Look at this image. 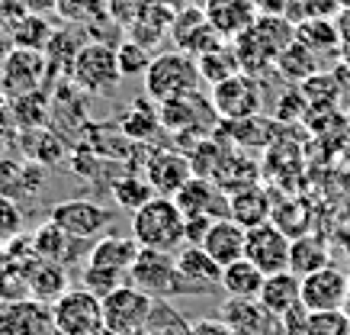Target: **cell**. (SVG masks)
I'll return each mask as SVG.
<instances>
[{
    "instance_id": "26",
    "label": "cell",
    "mask_w": 350,
    "mask_h": 335,
    "mask_svg": "<svg viewBox=\"0 0 350 335\" xmlns=\"http://www.w3.org/2000/svg\"><path fill=\"white\" fill-rule=\"evenodd\" d=\"M20 149L26 158L32 162L45 164V168H52V164L64 162V142L55 136L52 129H45V126H36V129H20Z\"/></svg>"
},
{
    "instance_id": "45",
    "label": "cell",
    "mask_w": 350,
    "mask_h": 335,
    "mask_svg": "<svg viewBox=\"0 0 350 335\" xmlns=\"http://www.w3.org/2000/svg\"><path fill=\"white\" fill-rule=\"evenodd\" d=\"M347 123H350V113H347Z\"/></svg>"
},
{
    "instance_id": "5",
    "label": "cell",
    "mask_w": 350,
    "mask_h": 335,
    "mask_svg": "<svg viewBox=\"0 0 350 335\" xmlns=\"http://www.w3.org/2000/svg\"><path fill=\"white\" fill-rule=\"evenodd\" d=\"M68 71H71V81L87 94H109L122 77L116 49L107 42H84V49L75 55Z\"/></svg>"
},
{
    "instance_id": "17",
    "label": "cell",
    "mask_w": 350,
    "mask_h": 335,
    "mask_svg": "<svg viewBox=\"0 0 350 335\" xmlns=\"http://www.w3.org/2000/svg\"><path fill=\"white\" fill-rule=\"evenodd\" d=\"M29 238H32V251H36L39 258L58 261V264H71V261H77L81 251H90L87 249L90 242L75 238L71 232H64L58 223H52V219H45L39 229H32Z\"/></svg>"
},
{
    "instance_id": "6",
    "label": "cell",
    "mask_w": 350,
    "mask_h": 335,
    "mask_svg": "<svg viewBox=\"0 0 350 335\" xmlns=\"http://www.w3.org/2000/svg\"><path fill=\"white\" fill-rule=\"evenodd\" d=\"M49 219L58 223L64 232H71L75 238L96 242L100 236H107V229L113 226L116 213H113L109 206L90 200V197H71V200L55 203L52 213H49Z\"/></svg>"
},
{
    "instance_id": "21",
    "label": "cell",
    "mask_w": 350,
    "mask_h": 335,
    "mask_svg": "<svg viewBox=\"0 0 350 335\" xmlns=\"http://www.w3.org/2000/svg\"><path fill=\"white\" fill-rule=\"evenodd\" d=\"M42 174L45 164L23 158V162H10V158H0V197L7 200H26L42 187Z\"/></svg>"
},
{
    "instance_id": "39",
    "label": "cell",
    "mask_w": 350,
    "mask_h": 335,
    "mask_svg": "<svg viewBox=\"0 0 350 335\" xmlns=\"http://www.w3.org/2000/svg\"><path fill=\"white\" fill-rule=\"evenodd\" d=\"M215 216H206V213H196V216H187L183 223V238H187V245H202V238L209 232Z\"/></svg>"
},
{
    "instance_id": "3",
    "label": "cell",
    "mask_w": 350,
    "mask_h": 335,
    "mask_svg": "<svg viewBox=\"0 0 350 335\" xmlns=\"http://www.w3.org/2000/svg\"><path fill=\"white\" fill-rule=\"evenodd\" d=\"M103 329L113 335H135L151 323L154 316V297L126 281L113 293L103 297Z\"/></svg>"
},
{
    "instance_id": "16",
    "label": "cell",
    "mask_w": 350,
    "mask_h": 335,
    "mask_svg": "<svg viewBox=\"0 0 350 335\" xmlns=\"http://www.w3.org/2000/svg\"><path fill=\"white\" fill-rule=\"evenodd\" d=\"M145 177L151 181V187H154L158 194L174 197L193 177V164L180 151L158 149V151H151V158L145 162Z\"/></svg>"
},
{
    "instance_id": "13",
    "label": "cell",
    "mask_w": 350,
    "mask_h": 335,
    "mask_svg": "<svg viewBox=\"0 0 350 335\" xmlns=\"http://www.w3.org/2000/svg\"><path fill=\"white\" fill-rule=\"evenodd\" d=\"M174 200L183 210V216H196V213H206V216H215V219L228 216V190H222L213 177L193 174L190 181L174 194Z\"/></svg>"
},
{
    "instance_id": "22",
    "label": "cell",
    "mask_w": 350,
    "mask_h": 335,
    "mask_svg": "<svg viewBox=\"0 0 350 335\" xmlns=\"http://www.w3.org/2000/svg\"><path fill=\"white\" fill-rule=\"evenodd\" d=\"M142 245L135 242V236H100L87 251V264L96 268H113V271H126L135 264Z\"/></svg>"
},
{
    "instance_id": "42",
    "label": "cell",
    "mask_w": 350,
    "mask_h": 335,
    "mask_svg": "<svg viewBox=\"0 0 350 335\" xmlns=\"http://www.w3.org/2000/svg\"><path fill=\"white\" fill-rule=\"evenodd\" d=\"M344 310L350 313V277H347V303H344Z\"/></svg>"
},
{
    "instance_id": "37",
    "label": "cell",
    "mask_w": 350,
    "mask_h": 335,
    "mask_svg": "<svg viewBox=\"0 0 350 335\" xmlns=\"http://www.w3.org/2000/svg\"><path fill=\"white\" fill-rule=\"evenodd\" d=\"M129 281L126 271H113V268H96V264H87L84 268V287L90 293H96L100 300L107 297V293H113L116 287H122V284Z\"/></svg>"
},
{
    "instance_id": "15",
    "label": "cell",
    "mask_w": 350,
    "mask_h": 335,
    "mask_svg": "<svg viewBox=\"0 0 350 335\" xmlns=\"http://www.w3.org/2000/svg\"><path fill=\"white\" fill-rule=\"evenodd\" d=\"M158 107H161V126L170 132H193L196 123H202L209 129L215 119H219L213 100H202L200 90L187 94V97H174L167 103H158Z\"/></svg>"
},
{
    "instance_id": "25",
    "label": "cell",
    "mask_w": 350,
    "mask_h": 335,
    "mask_svg": "<svg viewBox=\"0 0 350 335\" xmlns=\"http://www.w3.org/2000/svg\"><path fill=\"white\" fill-rule=\"evenodd\" d=\"M206 16H209V23L215 26L219 36H241L257 20L251 0H219L206 10Z\"/></svg>"
},
{
    "instance_id": "23",
    "label": "cell",
    "mask_w": 350,
    "mask_h": 335,
    "mask_svg": "<svg viewBox=\"0 0 350 335\" xmlns=\"http://www.w3.org/2000/svg\"><path fill=\"white\" fill-rule=\"evenodd\" d=\"M228 216H232L234 223H241L244 229L260 226V223H267V219L273 216L270 194L257 184H247V187H241V190H232V194H228Z\"/></svg>"
},
{
    "instance_id": "19",
    "label": "cell",
    "mask_w": 350,
    "mask_h": 335,
    "mask_svg": "<svg viewBox=\"0 0 350 335\" xmlns=\"http://www.w3.org/2000/svg\"><path fill=\"white\" fill-rule=\"evenodd\" d=\"M257 303H260L273 319H283L289 310H296L299 303H302V277L289 268L276 271V274H267Z\"/></svg>"
},
{
    "instance_id": "10",
    "label": "cell",
    "mask_w": 350,
    "mask_h": 335,
    "mask_svg": "<svg viewBox=\"0 0 350 335\" xmlns=\"http://www.w3.org/2000/svg\"><path fill=\"white\" fill-rule=\"evenodd\" d=\"M289 249L293 238L276 226L273 219H267L260 226L247 229V242H244V258L254 261L264 274H276V271L289 268Z\"/></svg>"
},
{
    "instance_id": "7",
    "label": "cell",
    "mask_w": 350,
    "mask_h": 335,
    "mask_svg": "<svg viewBox=\"0 0 350 335\" xmlns=\"http://www.w3.org/2000/svg\"><path fill=\"white\" fill-rule=\"evenodd\" d=\"M55 332L58 335H100L103 332V303L87 287L68 290L58 303H52Z\"/></svg>"
},
{
    "instance_id": "18",
    "label": "cell",
    "mask_w": 350,
    "mask_h": 335,
    "mask_svg": "<svg viewBox=\"0 0 350 335\" xmlns=\"http://www.w3.org/2000/svg\"><path fill=\"white\" fill-rule=\"evenodd\" d=\"M26 261V271H29V297L39 303H58L64 293L71 290V277H68V271L64 264L58 261H45L39 255H29Z\"/></svg>"
},
{
    "instance_id": "32",
    "label": "cell",
    "mask_w": 350,
    "mask_h": 335,
    "mask_svg": "<svg viewBox=\"0 0 350 335\" xmlns=\"http://www.w3.org/2000/svg\"><path fill=\"white\" fill-rule=\"evenodd\" d=\"M200 75L202 81H209V84H219V81H225V77H232L234 71H241V62H238V52H232V49H209V52H202L200 58Z\"/></svg>"
},
{
    "instance_id": "43",
    "label": "cell",
    "mask_w": 350,
    "mask_h": 335,
    "mask_svg": "<svg viewBox=\"0 0 350 335\" xmlns=\"http://www.w3.org/2000/svg\"><path fill=\"white\" fill-rule=\"evenodd\" d=\"M0 155H3V132H0Z\"/></svg>"
},
{
    "instance_id": "30",
    "label": "cell",
    "mask_w": 350,
    "mask_h": 335,
    "mask_svg": "<svg viewBox=\"0 0 350 335\" xmlns=\"http://www.w3.org/2000/svg\"><path fill=\"white\" fill-rule=\"evenodd\" d=\"M273 65H276L280 75L286 77V81H306V77L315 75V52H312L306 42L293 39L283 52L276 55Z\"/></svg>"
},
{
    "instance_id": "9",
    "label": "cell",
    "mask_w": 350,
    "mask_h": 335,
    "mask_svg": "<svg viewBox=\"0 0 350 335\" xmlns=\"http://www.w3.org/2000/svg\"><path fill=\"white\" fill-rule=\"evenodd\" d=\"M45 71H49L45 52L13 45L10 52H7V58L0 62V90L10 100L23 97V94H32V90H39Z\"/></svg>"
},
{
    "instance_id": "27",
    "label": "cell",
    "mask_w": 350,
    "mask_h": 335,
    "mask_svg": "<svg viewBox=\"0 0 350 335\" xmlns=\"http://www.w3.org/2000/svg\"><path fill=\"white\" fill-rule=\"evenodd\" d=\"M331 264V255H328V245L321 242V236H302L293 238V249H289V271H296L299 277H306L312 271L325 268Z\"/></svg>"
},
{
    "instance_id": "29",
    "label": "cell",
    "mask_w": 350,
    "mask_h": 335,
    "mask_svg": "<svg viewBox=\"0 0 350 335\" xmlns=\"http://www.w3.org/2000/svg\"><path fill=\"white\" fill-rule=\"evenodd\" d=\"M109 194H113V200H116L122 210H129V213H135L138 206H145L151 200V197L158 194L154 187H151V181L145 177V174L138 171H129V174H119L116 181L109 184Z\"/></svg>"
},
{
    "instance_id": "44",
    "label": "cell",
    "mask_w": 350,
    "mask_h": 335,
    "mask_svg": "<svg viewBox=\"0 0 350 335\" xmlns=\"http://www.w3.org/2000/svg\"><path fill=\"white\" fill-rule=\"evenodd\" d=\"M100 335H113V332H107V329H103V332H100Z\"/></svg>"
},
{
    "instance_id": "12",
    "label": "cell",
    "mask_w": 350,
    "mask_h": 335,
    "mask_svg": "<svg viewBox=\"0 0 350 335\" xmlns=\"http://www.w3.org/2000/svg\"><path fill=\"white\" fill-rule=\"evenodd\" d=\"M0 335H58L49 303L16 300L0 303Z\"/></svg>"
},
{
    "instance_id": "24",
    "label": "cell",
    "mask_w": 350,
    "mask_h": 335,
    "mask_svg": "<svg viewBox=\"0 0 350 335\" xmlns=\"http://www.w3.org/2000/svg\"><path fill=\"white\" fill-rule=\"evenodd\" d=\"M264 281H267V274L257 268L254 261L238 258L222 268V284L219 287L228 293V300H257Z\"/></svg>"
},
{
    "instance_id": "20",
    "label": "cell",
    "mask_w": 350,
    "mask_h": 335,
    "mask_svg": "<svg viewBox=\"0 0 350 335\" xmlns=\"http://www.w3.org/2000/svg\"><path fill=\"white\" fill-rule=\"evenodd\" d=\"M244 242H247V229L241 223H234L232 216H222V219H213V226H209L206 238H202V249L225 268V264L244 258Z\"/></svg>"
},
{
    "instance_id": "1",
    "label": "cell",
    "mask_w": 350,
    "mask_h": 335,
    "mask_svg": "<svg viewBox=\"0 0 350 335\" xmlns=\"http://www.w3.org/2000/svg\"><path fill=\"white\" fill-rule=\"evenodd\" d=\"M183 210L177 206L174 197L154 194L145 206H138L132 213V236L142 249H158V251H177L187 242L183 238Z\"/></svg>"
},
{
    "instance_id": "31",
    "label": "cell",
    "mask_w": 350,
    "mask_h": 335,
    "mask_svg": "<svg viewBox=\"0 0 350 335\" xmlns=\"http://www.w3.org/2000/svg\"><path fill=\"white\" fill-rule=\"evenodd\" d=\"M52 26L45 23V16H39V13H23L20 20L10 26V39L13 45H20V49H36V52H45V45H49V39H52Z\"/></svg>"
},
{
    "instance_id": "41",
    "label": "cell",
    "mask_w": 350,
    "mask_h": 335,
    "mask_svg": "<svg viewBox=\"0 0 350 335\" xmlns=\"http://www.w3.org/2000/svg\"><path fill=\"white\" fill-rule=\"evenodd\" d=\"M13 129V107L7 103V94L0 90V132Z\"/></svg>"
},
{
    "instance_id": "14",
    "label": "cell",
    "mask_w": 350,
    "mask_h": 335,
    "mask_svg": "<svg viewBox=\"0 0 350 335\" xmlns=\"http://www.w3.org/2000/svg\"><path fill=\"white\" fill-rule=\"evenodd\" d=\"M174 258H177V271H180V277L190 293L219 290V284H222V264L202 249V245H187V249H180Z\"/></svg>"
},
{
    "instance_id": "11",
    "label": "cell",
    "mask_w": 350,
    "mask_h": 335,
    "mask_svg": "<svg viewBox=\"0 0 350 335\" xmlns=\"http://www.w3.org/2000/svg\"><path fill=\"white\" fill-rule=\"evenodd\" d=\"M347 277L340 268L325 264L302 277V306L308 313H325V310H344L347 303Z\"/></svg>"
},
{
    "instance_id": "36",
    "label": "cell",
    "mask_w": 350,
    "mask_h": 335,
    "mask_svg": "<svg viewBox=\"0 0 350 335\" xmlns=\"http://www.w3.org/2000/svg\"><path fill=\"white\" fill-rule=\"evenodd\" d=\"M116 62H119V71L122 77H145L151 65V55H148V45L135 42V39H126L122 45H116Z\"/></svg>"
},
{
    "instance_id": "4",
    "label": "cell",
    "mask_w": 350,
    "mask_h": 335,
    "mask_svg": "<svg viewBox=\"0 0 350 335\" xmlns=\"http://www.w3.org/2000/svg\"><path fill=\"white\" fill-rule=\"evenodd\" d=\"M129 281L151 293L154 300H167V297H180L190 293L183 284L180 271H177V258L174 251H158V249H142L135 264L129 268Z\"/></svg>"
},
{
    "instance_id": "34",
    "label": "cell",
    "mask_w": 350,
    "mask_h": 335,
    "mask_svg": "<svg viewBox=\"0 0 350 335\" xmlns=\"http://www.w3.org/2000/svg\"><path fill=\"white\" fill-rule=\"evenodd\" d=\"M222 129L228 139L244 142V145H267L270 142V123L254 116H244V119H222Z\"/></svg>"
},
{
    "instance_id": "8",
    "label": "cell",
    "mask_w": 350,
    "mask_h": 335,
    "mask_svg": "<svg viewBox=\"0 0 350 335\" xmlns=\"http://www.w3.org/2000/svg\"><path fill=\"white\" fill-rule=\"evenodd\" d=\"M213 107L219 119H244L254 116L264 107V84L251 71H234L219 84H213Z\"/></svg>"
},
{
    "instance_id": "35",
    "label": "cell",
    "mask_w": 350,
    "mask_h": 335,
    "mask_svg": "<svg viewBox=\"0 0 350 335\" xmlns=\"http://www.w3.org/2000/svg\"><path fill=\"white\" fill-rule=\"evenodd\" d=\"M302 335H350V313H347V310L308 313Z\"/></svg>"
},
{
    "instance_id": "28",
    "label": "cell",
    "mask_w": 350,
    "mask_h": 335,
    "mask_svg": "<svg viewBox=\"0 0 350 335\" xmlns=\"http://www.w3.org/2000/svg\"><path fill=\"white\" fill-rule=\"evenodd\" d=\"M148 100L138 97L135 107L119 119V129H122V136L129 142H148L161 129V110H154V103H148Z\"/></svg>"
},
{
    "instance_id": "40",
    "label": "cell",
    "mask_w": 350,
    "mask_h": 335,
    "mask_svg": "<svg viewBox=\"0 0 350 335\" xmlns=\"http://www.w3.org/2000/svg\"><path fill=\"white\" fill-rule=\"evenodd\" d=\"M23 7H26L29 13H39V16H45V13L58 10L62 3H58V0H23Z\"/></svg>"
},
{
    "instance_id": "2",
    "label": "cell",
    "mask_w": 350,
    "mask_h": 335,
    "mask_svg": "<svg viewBox=\"0 0 350 335\" xmlns=\"http://www.w3.org/2000/svg\"><path fill=\"white\" fill-rule=\"evenodd\" d=\"M200 81H202V75H200L196 55L177 49V52H164L158 58H151L148 71H145V94L154 103H167L174 97L196 94Z\"/></svg>"
},
{
    "instance_id": "33",
    "label": "cell",
    "mask_w": 350,
    "mask_h": 335,
    "mask_svg": "<svg viewBox=\"0 0 350 335\" xmlns=\"http://www.w3.org/2000/svg\"><path fill=\"white\" fill-rule=\"evenodd\" d=\"M29 300V271L26 261H7L0 268V303Z\"/></svg>"
},
{
    "instance_id": "38",
    "label": "cell",
    "mask_w": 350,
    "mask_h": 335,
    "mask_svg": "<svg viewBox=\"0 0 350 335\" xmlns=\"http://www.w3.org/2000/svg\"><path fill=\"white\" fill-rule=\"evenodd\" d=\"M20 223H23V213L16 210V200L0 197V238L20 236Z\"/></svg>"
}]
</instances>
